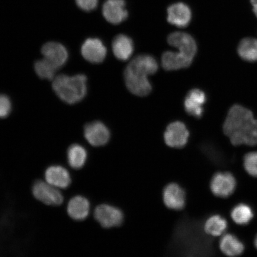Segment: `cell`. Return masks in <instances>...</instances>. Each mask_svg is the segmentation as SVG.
I'll list each match as a JSON object with an SVG mask.
<instances>
[{"label": "cell", "instance_id": "7c38bea8", "mask_svg": "<svg viewBox=\"0 0 257 257\" xmlns=\"http://www.w3.org/2000/svg\"><path fill=\"white\" fill-rule=\"evenodd\" d=\"M169 44L178 48L179 52L194 58L197 53V44L191 35L184 32H176L170 34L168 38Z\"/></svg>", "mask_w": 257, "mask_h": 257}, {"label": "cell", "instance_id": "44dd1931", "mask_svg": "<svg viewBox=\"0 0 257 257\" xmlns=\"http://www.w3.org/2000/svg\"><path fill=\"white\" fill-rule=\"evenodd\" d=\"M219 246L221 252L229 256L242 254L245 249L243 243L232 234H224L220 240Z\"/></svg>", "mask_w": 257, "mask_h": 257}, {"label": "cell", "instance_id": "52a82bcc", "mask_svg": "<svg viewBox=\"0 0 257 257\" xmlns=\"http://www.w3.org/2000/svg\"><path fill=\"white\" fill-rule=\"evenodd\" d=\"M83 136L91 146L99 147L104 146L108 143L110 133L103 123L95 121L85 125L83 128Z\"/></svg>", "mask_w": 257, "mask_h": 257}, {"label": "cell", "instance_id": "5b68a950", "mask_svg": "<svg viewBox=\"0 0 257 257\" xmlns=\"http://www.w3.org/2000/svg\"><path fill=\"white\" fill-rule=\"evenodd\" d=\"M94 216L102 227L107 229L120 226L124 220L123 214L119 209L105 204L95 208Z\"/></svg>", "mask_w": 257, "mask_h": 257}, {"label": "cell", "instance_id": "ac0fdd59", "mask_svg": "<svg viewBox=\"0 0 257 257\" xmlns=\"http://www.w3.org/2000/svg\"><path fill=\"white\" fill-rule=\"evenodd\" d=\"M194 58L181 52L166 51L162 56V66L168 71L186 68L191 65Z\"/></svg>", "mask_w": 257, "mask_h": 257}, {"label": "cell", "instance_id": "5bb4252c", "mask_svg": "<svg viewBox=\"0 0 257 257\" xmlns=\"http://www.w3.org/2000/svg\"><path fill=\"white\" fill-rule=\"evenodd\" d=\"M41 53L44 59L52 63L57 68L62 67L67 62L68 53L62 44L50 42L44 45Z\"/></svg>", "mask_w": 257, "mask_h": 257}, {"label": "cell", "instance_id": "f1b7e54d", "mask_svg": "<svg viewBox=\"0 0 257 257\" xmlns=\"http://www.w3.org/2000/svg\"><path fill=\"white\" fill-rule=\"evenodd\" d=\"M253 7V11L257 17V0H250Z\"/></svg>", "mask_w": 257, "mask_h": 257}, {"label": "cell", "instance_id": "cb8c5ba5", "mask_svg": "<svg viewBox=\"0 0 257 257\" xmlns=\"http://www.w3.org/2000/svg\"><path fill=\"white\" fill-rule=\"evenodd\" d=\"M231 217L234 223L239 225L248 224L253 217L252 209L248 205L239 204L231 211Z\"/></svg>", "mask_w": 257, "mask_h": 257}, {"label": "cell", "instance_id": "9a60e30c", "mask_svg": "<svg viewBox=\"0 0 257 257\" xmlns=\"http://www.w3.org/2000/svg\"><path fill=\"white\" fill-rule=\"evenodd\" d=\"M164 203L172 210H181L186 204L185 192L176 184H170L164 189L163 193Z\"/></svg>", "mask_w": 257, "mask_h": 257}, {"label": "cell", "instance_id": "ba28073f", "mask_svg": "<svg viewBox=\"0 0 257 257\" xmlns=\"http://www.w3.org/2000/svg\"><path fill=\"white\" fill-rule=\"evenodd\" d=\"M44 180L58 189H66L72 184L71 174L68 169L60 165H51L45 170Z\"/></svg>", "mask_w": 257, "mask_h": 257}, {"label": "cell", "instance_id": "f546056e", "mask_svg": "<svg viewBox=\"0 0 257 257\" xmlns=\"http://www.w3.org/2000/svg\"><path fill=\"white\" fill-rule=\"evenodd\" d=\"M254 245H255V246L256 247V248L257 249V235L255 237V240H254Z\"/></svg>", "mask_w": 257, "mask_h": 257}, {"label": "cell", "instance_id": "8992f818", "mask_svg": "<svg viewBox=\"0 0 257 257\" xmlns=\"http://www.w3.org/2000/svg\"><path fill=\"white\" fill-rule=\"evenodd\" d=\"M236 187V181L229 172H218L211 179L210 189L214 195L227 198L233 194Z\"/></svg>", "mask_w": 257, "mask_h": 257}, {"label": "cell", "instance_id": "e0dca14e", "mask_svg": "<svg viewBox=\"0 0 257 257\" xmlns=\"http://www.w3.org/2000/svg\"><path fill=\"white\" fill-rule=\"evenodd\" d=\"M168 15L169 23L179 28L187 27L191 21L190 8L182 3H177L169 6Z\"/></svg>", "mask_w": 257, "mask_h": 257}, {"label": "cell", "instance_id": "3957f363", "mask_svg": "<svg viewBox=\"0 0 257 257\" xmlns=\"http://www.w3.org/2000/svg\"><path fill=\"white\" fill-rule=\"evenodd\" d=\"M87 78L82 74L70 76L59 75L53 79V88L59 97L67 104H74L85 97Z\"/></svg>", "mask_w": 257, "mask_h": 257}, {"label": "cell", "instance_id": "277c9868", "mask_svg": "<svg viewBox=\"0 0 257 257\" xmlns=\"http://www.w3.org/2000/svg\"><path fill=\"white\" fill-rule=\"evenodd\" d=\"M31 192L37 201L48 206H60L64 201L61 189L48 184L45 180L35 181L32 186Z\"/></svg>", "mask_w": 257, "mask_h": 257}, {"label": "cell", "instance_id": "d6986e66", "mask_svg": "<svg viewBox=\"0 0 257 257\" xmlns=\"http://www.w3.org/2000/svg\"><path fill=\"white\" fill-rule=\"evenodd\" d=\"M66 160L70 168L76 170L82 169L87 162V150L79 144L70 145L67 150Z\"/></svg>", "mask_w": 257, "mask_h": 257}, {"label": "cell", "instance_id": "83f0119b", "mask_svg": "<svg viewBox=\"0 0 257 257\" xmlns=\"http://www.w3.org/2000/svg\"><path fill=\"white\" fill-rule=\"evenodd\" d=\"M76 5L83 11L91 12L97 7L98 0H75Z\"/></svg>", "mask_w": 257, "mask_h": 257}, {"label": "cell", "instance_id": "ffe728a7", "mask_svg": "<svg viewBox=\"0 0 257 257\" xmlns=\"http://www.w3.org/2000/svg\"><path fill=\"white\" fill-rule=\"evenodd\" d=\"M112 49L117 59L126 61L130 59L134 52L133 41L126 35H118L112 41Z\"/></svg>", "mask_w": 257, "mask_h": 257}, {"label": "cell", "instance_id": "7402d4cb", "mask_svg": "<svg viewBox=\"0 0 257 257\" xmlns=\"http://www.w3.org/2000/svg\"><path fill=\"white\" fill-rule=\"evenodd\" d=\"M239 55L248 62L257 61V40L246 38L240 41L238 46Z\"/></svg>", "mask_w": 257, "mask_h": 257}, {"label": "cell", "instance_id": "4316f807", "mask_svg": "<svg viewBox=\"0 0 257 257\" xmlns=\"http://www.w3.org/2000/svg\"><path fill=\"white\" fill-rule=\"evenodd\" d=\"M12 104L8 96L0 94V118L7 117L11 113Z\"/></svg>", "mask_w": 257, "mask_h": 257}, {"label": "cell", "instance_id": "8fae6325", "mask_svg": "<svg viewBox=\"0 0 257 257\" xmlns=\"http://www.w3.org/2000/svg\"><path fill=\"white\" fill-rule=\"evenodd\" d=\"M82 55L86 60L92 63L103 62L107 54V49L102 42L98 38H89L83 44Z\"/></svg>", "mask_w": 257, "mask_h": 257}, {"label": "cell", "instance_id": "6da1fadb", "mask_svg": "<svg viewBox=\"0 0 257 257\" xmlns=\"http://www.w3.org/2000/svg\"><path fill=\"white\" fill-rule=\"evenodd\" d=\"M223 132L234 146L257 145V120L252 112L240 105H234L228 112Z\"/></svg>", "mask_w": 257, "mask_h": 257}, {"label": "cell", "instance_id": "484cf974", "mask_svg": "<svg viewBox=\"0 0 257 257\" xmlns=\"http://www.w3.org/2000/svg\"><path fill=\"white\" fill-rule=\"evenodd\" d=\"M243 167L249 175L257 178V152L246 154L243 158Z\"/></svg>", "mask_w": 257, "mask_h": 257}, {"label": "cell", "instance_id": "9c48e42d", "mask_svg": "<svg viewBox=\"0 0 257 257\" xmlns=\"http://www.w3.org/2000/svg\"><path fill=\"white\" fill-rule=\"evenodd\" d=\"M189 133L187 127L181 121H175L166 128L164 139L170 147L181 149L187 144Z\"/></svg>", "mask_w": 257, "mask_h": 257}, {"label": "cell", "instance_id": "d4e9b609", "mask_svg": "<svg viewBox=\"0 0 257 257\" xmlns=\"http://www.w3.org/2000/svg\"><path fill=\"white\" fill-rule=\"evenodd\" d=\"M58 69H59L44 58L37 61L35 64V72L38 76L42 79L53 80L55 78Z\"/></svg>", "mask_w": 257, "mask_h": 257}, {"label": "cell", "instance_id": "7a4b0ae2", "mask_svg": "<svg viewBox=\"0 0 257 257\" xmlns=\"http://www.w3.org/2000/svg\"><path fill=\"white\" fill-rule=\"evenodd\" d=\"M158 67L156 60L152 56L143 54L134 58L124 73L125 83L128 91L137 96L149 95L152 86L148 76L155 73Z\"/></svg>", "mask_w": 257, "mask_h": 257}, {"label": "cell", "instance_id": "30bf717a", "mask_svg": "<svg viewBox=\"0 0 257 257\" xmlns=\"http://www.w3.org/2000/svg\"><path fill=\"white\" fill-rule=\"evenodd\" d=\"M102 12L105 20L114 25L121 24L128 16L124 0H106Z\"/></svg>", "mask_w": 257, "mask_h": 257}, {"label": "cell", "instance_id": "4fadbf2b", "mask_svg": "<svg viewBox=\"0 0 257 257\" xmlns=\"http://www.w3.org/2000/svg\"><path fill=\"white\" fill-rule=\"evenodd\" d=\"M66 210L67 214L72 220L82 221L89 216L91 204L84 196L76 195L70 199Z\"/></svg>", "mask_w": 257, "mask_h": 257}, {"label": "cell", "instance_id": "603a6c76", "mask_svg": "<svg viewBox=\"0 0 257 257\" xmlns=\"http://www.w3.org/2000/svg\"><path fill=\"white\" fill-rule=\"evenodd\" d=\"M227 228V221L219 215H214L210 217L204 224L205 232L212 236H221Z\"/></svg>", "mask_w": 257, "mask_h": 257}, {"label": "cell", "instance_id": "2e32d148", "mask_svg": "<svg viewBox=\"0 0 257 257\" xmlns=\"http://www.w3.org/2000/svg\"><path fill=\"white\" fill-rule=\"evenodd\" d=\"M206 95L200 89L191 90L186 95L184 106L185 111L189 115L200 118L203 114V105L206 102Z\"/></svg>", "mask_w": 257, "mask_h": 257}]
</instances>
